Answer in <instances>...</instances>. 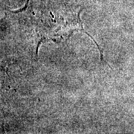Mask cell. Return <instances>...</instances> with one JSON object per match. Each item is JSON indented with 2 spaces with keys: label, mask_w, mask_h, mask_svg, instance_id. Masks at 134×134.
I'll return each mask as SVG.
<instances>
[{
  "label": "cell",
  "mask_w": 134,
  "mask_h": 134,
  "mask_svg": "<svg viewBox=\"0 0 134 134\" xmlns=\"http://www.w3.org/2000/svg\"><path fill=\"white\" fill-rule=\"evenodd\" d=\"M30 1H31V0H27V1H26V3H25V6L23 7V8H20V9L19 10H13V11H11V12H12V13H14V14H18V13L23 12V11H25V10H26L27 8L29 7Z\"/></svg>",
  "instance_id": "1"
}]
</instances>
